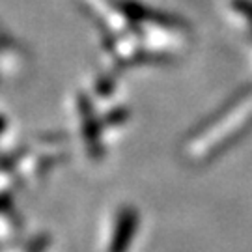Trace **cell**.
Here are the masks:
<instances>
[{"mask_svg": "<svg viewBox=\"0 0 252 252\" xmlns=\"http://www.w3.org/2000/svg\"><path fill=\"white\" fill-rule=\"evenodd\" d=\"M0 133H2V120H0Z\"/></svg>", "mask_w": 252, "mask_h": 252, "instance_id": "obj_3", "label": "cell"}, {"mask_svg": "<svg viewBox=\"0 0 252 252\" xmlns=\"http://www.w3.org/2000/svg\"><path fill=\"white\" fill-rule=\"evenodd\" d=\"M82 8L97 25L107 54L118 63L152 62L166 53L168 37L181 30L166 17L155 15L133 0H81Z\"/></svg>", "mask_w": 252, "mask_h": 252, "instance_id": "obj_1", "label": "cell"}, {"mask_svg": "<svg viewBox=\"0 0 252 252\" xmlns=\"http://www.w3.org/2000/svg\"><path fill=\"white\" fill-rule=\"evenodd\" d=\"M138 228V213L133 207H124L118 213L116 224L112 230V237L107 252H127L133 243V237Z\"/></svg>", "mask_w": 252, "mask_h": 252, "instance_id": "obj_2", "label": "cell"}]
</instances>
